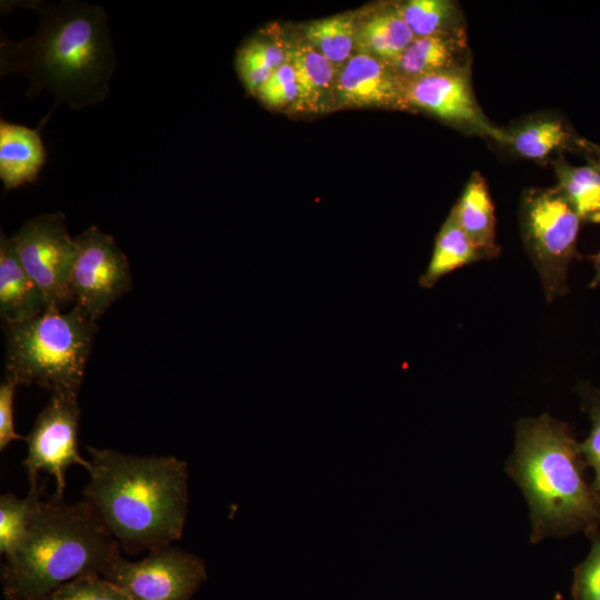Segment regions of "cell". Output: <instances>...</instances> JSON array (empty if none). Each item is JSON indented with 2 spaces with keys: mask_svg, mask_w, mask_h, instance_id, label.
<instances>
[{
  "mask_svg": "<svg viewBox=\"0 0 600 600\" xmlns=\"http://www.w3.org/2000/svg\"><path fill=\"white\" fill-rule=\"evenodd\" d=\"M357 32L353 16L338 14L311 22L304 34L306 41L339 70L352 57Z\"/></svg>",
  "mask_w": 600,
  "mask_h": 600,
  "instance_id": "obj_23",
  "label": "cell"
},
{
  "mask_svg": "<svg viewBox=\"0 0 600 600\" xmlns=\"http://www.w3.org/2000/svg\"><path fill=\"white\" fill-rule=\"evenodd\" d=\"M584 406L591 418V430L579 447L584 463L593 470L590 486L600 503V392L584 394Z\"/></svg>",
  "mask_w": 600,
  "mask_h": 600,
  "instance_id": "obj_28",
  "label": "cell"
},
{
  "mask_svg": "<svg viewBox=\"0 0 600 600\" xmlns=\"http://www.w3.org/2000/svg\"><path fill=\"white\" fill-rule=\"evenodd\" d=\"M43 486L31 484L26 498L13 493L0 497V552L10 554L23 539L30 520L41 501Z\"/></svg>",
  "mask_w": 600,
  "mask_h": 600,
  "instance_id": "obj_25",
  "label": "cell"
},
{
  "mask_svg": "<svg viewBox=\"0 0 600 600\" xmlns=\"http://www.w3.org/2000/svg\"><path fill=\"white\" fill-rule=\"evenodd\" d=\"M562 596L561 593H557L552 600H561Z\"/></svg>",
  "mask_w": 600,
  "mask_h": 600,
  "instance_id": "obj_33",
  "label": "cell"
},
{
  "mask_svg": "<svg viewBox=\"0 0 600 600\" xmlns=\"http://www.w3.org/2000/svg\"><path fill=\"white\" fill-rule=\"evenodd\" d=\"M590 156L592 157V166H594L600 171V148L596 146H589Z\"/></svg>",
  "mask_w": 600,
  "mask_h": 600,
  "instance_id": "obj_32",
  "label": "cell"
},
{
  "mask_svg": "<svg viewBox=\"0 0 600 600\" xmlns=\"http://www.w3.org/2000/svg\"><path fill=\"white\" fill-rule=\"evenodd\" d=\"M102 577L132 600H190L208 576L200 558L169 546L136 562L120 556Z\"/></svg>",
  "mask_w": 600,
  "mask_h": 600,
  "instance_id": "obj_10",
  "label": "cell"
},
{
  "mask_svg": "<svg viewBox=\"0 0 600 600\" xmlns=\"http://www.w3.org/2000/svg\"><path fill=\"white\" fill-rule=\"evenodd\" d=\"M458 222L483 259L499 254L494 206L483 177L474 172L452 208Z\"/></svg>",
  "mask_w": 600,
  "mask_h": 600,
  "instance_id": "obj_17",
  "label": "cell"
},
{
  "mask_svg": "<svg viewBox=\"0 0 600 600\" xmlns=\"http://www.w3.org/2000/svg\"><path fill=\"white\" fill-rule=\"evenodd\" d=\"M14 253L43 292L48 304L60 309L72 301L69 281L76 254L64 213H41L10 237Z\"/></svg>",
  "mask_w": 600,
  "mask_h": 600,
  "instance_id": "obj_7",
  "label": "cell"
},
{
  "mask_svg": "<svg viewBox=\"0 0 600 600\" xmlns=\"http://www.w3.org/2000/svg\"><path fill=\"white\" fill-rule=\"evenodd\" d=\"M297 94L294 71L288 60L264 81L256 93L264 104L272 108L294 104Z\"/></svg>",
  "mask_w": 600,
  "mask_h": 600,
  "instance_id": "obj_29",
  "label": "cell"
},
{
  "mask_svg": "<svg viewBox=\"0 0 600 600\" xmlns=\"http://www.w3.org/2000/svg\"><path fill=\"white\" fill-rule=\"evenodd\" d=\"M288 60V49L263 38H252L236 54V70L248 92L256 94L264 81Z\"/></svg>",
  "mask_w": 600,
  "mask_h": 600,
  "instance_id": "obj_24",
  "label": "cell"
},
{
  "mask_svg": "<svg viewBox=\"0 0 600 600\" xmlns=\"http://www.w3.org/2000/svg\"><path fill=\"white\" fill-rule=\"evenodd\" d=\"M557 188L582 221L600 222V171L594 166L574 167L563 160L554 162Z\"/></svg>",
  "mask_w": 600,
  "mask_h": 600,
  "instance_id": "obj_21",
  "label": "cell"
},
{
  "mask_svg": "<svg viewBox=\"0 0 600 600\" xmlns=\"http://www.w3.org/2000/svg\"><path fill=\"white\" fill-rule=\"evenodd\" d=\"M86 500L130 553L171 546L188 510L187 462L171 456H134L88 447Z\"/></svg>",
  "mask_w": 600,
  "mask_h": 600,
  "instance_id": "obj_2",
  "label": "cell"
},
{
  "mask_svg": "<svg viewBox=\"0 0 600 600\" xmlns=\"http://www.w3.org/2000/svg\"><path fill=\"white\" fill-rule=\"evenodd\" d=\"M69 289L72 301L94 321L131 290L129 261L113 237L91 226L74 238Z\"/></svg>",
  "mask_w": 600,
  "mask_h": 600,
  "instance_id": "obj_8",
  "label": "cell"
},
{
  "mask_svg": "<svg viewBox=\"0 0 600 600\" xmlns=\"http://www.w3.org/2000/svg\"><path fill=\"white\" fill-rule=\"evenodd\" d=\"M48 301L20 264L10 237L0 236V314L4 326L20 323L42 313Z\"/></svg>",
  "mask_w": 600,
  "mask_h": 600,
  "instance_id": "obj_13",
  "label": "cell"
},
{
  "mask_svg": "<svg viewBox=\"0 0 600 600\" xmlns=\"http://www.w3.org/2000/svg\"><path fill=\"white\" fill-rule=\"evenodd\" d=\"M20 383L6 377L0 386V450L14 440H27L14 429L13 402L16 389Z\"/></svg>",
  "mask_w": 600,
  "mask_h": 600,
  "instance_id": "obj_30",
  "label": "cell"
},
{
  "mask_svg": "<svg viewBox=\"0 0 600 600\" xmlns=\"http://www.w3.org/2000/svg\"><path fill=\"white\" fill-rule=\"evenodd\" d=\"M41 600H132L102 576H83L68 581Z\"/></svg>",
  "mask_w": 600,
  "mask_h": 600,
  "instance_id": "obj_26",
  "label": "cell"
},
{
  "mask_svg": "<svg viewBox=\"0 0 600 600\" xmlns=\"http://www.w3.org/2000/svg\"><path fill=\"white\" fill-rule=\"evenodd\" d=\"M482 256L461 228L451 209L436 236L431 259L426 271L419 278V286L431 289L450 272L482 260Z\"/></svg>",
  "mask_w": 600,
  "mask_h": 600,
  "instance_id": "obj_18",
  "label": "cell"
},
{
  "mask_svg": "<svg viewBox=\"0 0 600 600\" xmlns=\"http://www.w3.org/2000/svg\"><path fill=\"white\" fill-rule=\"evenodd\" d=\"M396 8L414 38L464 30L460 8L450 0H409Z\"/></svg>",
  "mask_w": 600,
  "mask_h": 600,
  "instance_id": "obj_22",
  "label": "cell"
},
{
  "mask_svg": "<svg viewBox=\"0 0 600 600\" xmlns=\"http://www.w3.org/2000/svg\"><path fill=\"white\" fill-rule=\"evenodd\" d=\"M591 548L587 558L573 570V600H600V531L587 533Z\"/></svg>",
  "mask_w": 600,
  "mask_h": 600,
  "instance_id": "obj_27",
  "label": "cell"
},
{
  "mask_svg": "<svg viewBox=\"0 0 600 600\" xmlns=\"http://www.w3.org/2000/svg\"><path fill=\"white\" fill-rule=\"evenodd\" d=\"M120 544L92 507L66 503L53 494L41 500L19 546L1 571L7 600H41L83 576H102L119 557Z\"/></svg>",
  "mask_w": 600,
  "mask_h": 600,
  "instance_id": "obj_4",
  "label": "cell"
},
{
  "mask_svg": "<svg viewBox=\"0 0 600 600\" xmlns=\"http://www.w3.org/2000/svg\"><path fill=\"white\" fill-rule=\"evenodd\" d=\"M414 36L396 6L371 16L358 27L356 48L388 64L394 62Z\"/></svg>",
  "mask_w": 600,
  "mask_h": 600,
  "instance_id": "obj_19",
  "label": "cell"
},
{
  "mask_svg": "<svg viewBox=\"0 0 600 600\" xmlns=\"http://www.w3.org/2000/svg\"><path fill=\"white\" fill-rule=\"evenodd\" d=\"M40 129L0 121V179L4 190L32 183L46 162Z\"/></svg>",
  "mask_w": 600,
  "mask_h": 600,
  "instance_id": "obj_14",
  "label": "cell"
},
{
  "mask_svg": "<svg viewBox=\"0 0 600 600\" xmlns=\"http://www.w3.org/2000/svg\"><path fill=\"white\" fill-rule=\"evenodd\" d=\"M96 333V321L77 304L68 312L48 306L32 319L8 324L7 377L50 392H79Z\"/></svg>",
  "mask_w": 600,
  "mask_h": 600,
  "instance_id": "obj_5",
  "label": "cell"
},
{
  "mask_svg": "<svg viewBox=\"0 0 600 600\" xmlns=\"http://www.w3.org/2000/svg\"><path fill=\"white\" fill-rule=\"evenodd\" d=\"M16 7L34 11L38 28L20 41L1 33L0 76L26 78L30 99L43 91L53 94V106L37 128L61 104L78 111L103 102L117 64L106 10L77 0H19L1 1V13Z\"/></svg>",
  "mask_w": 600,
  "mask_h": 600,
  "instance_id": "obj_1",
  "label": "cell"
},
{
  "mask_svg": "<svg viewBox=\"0 0 600 600\" xmlns=\"http://www.w3.org/2000/svg\"><path fill=\"white\" fill-rule=\"evenodd\" d=\"M334 93L347 107L409 109L401 77L388 63L366 53L352 56L339 69Z\"/></svg>",
  "mask_w": 600,
  "mask_h": 600,
  "instance_id": "obj_12",
  "label": "cell"
},
{
  "mask_svg": "<svg viewBox=\"0 0 600 600\" xmlns=\"http://www.w3.org/2000/svg\"><path fill=\"white\" fill-rule=\"evenodd\" d=\"M464 30L414 38L400 57L389 64L403 79L468 67Z\"/></svg>",
  "mask_w": 600,
  "mask_h": 600,
  "instance_id": "obj_15",
  "label": "cell"
},
{
  "mask_svg": "<svg viewBox=\"0 0 600 600\" xmlns=\"http://www.w3.org/2000/svg\"><path fill=\"white\" fill-rule=\"evenodd\" d=\"M288 61L293 68L298 90L293 108L307 112L326 110L334 93L338 68L307 41L288 49Z\"/></svg>",
  "mask_w": 600,
  "mask_h": 600,
  "instance_id": "obj_16",
  "label": "cell"
},
{
  "mask_svg": "<svg viewBox=\"0 0 600 600\" xmlns=\"http://www.w3.org/2000/svg\"><path fill=\"white\" fill-rule=\"evenodd\" d=\"M594 267V276L591 280L590 287L594 288L600 284V251L591 257Z\"/></svg>",
  "mask_w": 600,
  "mask_h": 600,
  "instance_id": "obj_31",
  "label": "cell"
},
{
  "mask_svg": "<svg viewBox=\"0 0 600 600\" xmlns=\"http://www.w3.org/2000/svg\"><path fill=\"white\" fill-rule=\"evenodd\" d=\"M571 136L561 120L538 118L504 131L502 144L526 159L543 160L562 148L568 147Z\"/></svg>",
  "mask_w": 600,
  "mask_h": 600,
  "instance_id": "obj_20",
  "label": "cell"
},
{
  "mask_svg": "<svg viewBox=\"0 0 600 600\" xmlns=\"http://www.w3.org/2000/svg\"><path fill=\"white\" fill-rule=\"evenodd\" d=\"M468 67L402 79L409 108L429 112L462 130L483 134L503 143L504 131L494 127L479 107Z\"/></svg>",
  "mask_w": 600,
  "mask_h": 600,
  "instance_id": "obj_11",
  "label": "cell"
},
{
  "mask_svg": "<svg viewBox=\"0 0 600 600\" xmlns=\"http://www.w3.org/2000/svg\"><path fill=\"white\" fill-rule=\"evenodd\" d=\"M569 426L549 414L521 419L506 471L530 510L531 541L598 529L600 503Z\"/></svg>",
  "mask_w": 600,
  "mask_h": 600,
  "instance_id": "obj_3",
  "label": "cell"
},
{
  "mask_svg": "<svg viewBox=\"0 0 600 600\" xmlns=\"http://www.w3.org/2000/svg\"><path fill=\"white\" fill-rule=\"evenodd\" d=\"M520 221L526 249L538 270L546 299L568 291V268L576 257L581 218L554 187L523 194Z\"/></svg>",
  "mask_w": 600,
  "mask_h": 600,
  "instance_id": "obj_6",
  "label": "cell"
},
{
  "mask_svg": "<svg viewBox=\"0 0 600 600\" xmlns=\"http://www.w3.org/2000/svg\"><path fill=\"white\" fill-rule=\"evenodd\" d=\"M79 420L78 392H51L26 440L28 454L23 467L30 486L39 482V473L43 471L56 480L54 494L63 497L66 470L72 464L89 470V460L83 459L78 450Z\"/></svg>",
  "mask_w": 600,
  "mask_h": 600,
  "instance_id": "obj_9",
  "label": "cell"
}]
</instances>
